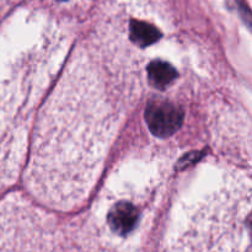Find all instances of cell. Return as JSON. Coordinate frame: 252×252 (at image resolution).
<instances>
[{"mask_svg":"<svg viewBox=\"0 0 252 252\" xmlns=\"http://www.w3.org/2000/svg\"><path fill=\"white\" fill-rule=\"evenodd\" d=\"M130 39L140 47H147L161 37V32L153 25L144 21L133 20L129 27Z\"/></svg>","mask_w":252,"mask_h":252,"instance_id":"277c9868","label":"cell"},{"mask_svg":"<svg viewBox=\"0 0 252 252\" xmlns=\"http://www.w3.org/2000/svg\"><path fill=\"white\" fill-rule=\"evenodd\" d=\"M149 81L154 88L164 89L174 83L177 76L176 70L171 64L164 61H154L148 68Z\"/></svg>","mask_w":252,"mask_h":252,"instance_id":"3957f363","label":"cell"},{"mask_svg":"<svg viewBox=\"0 0 252 252\" xmlns=\"http://www.w3.org/2000/svg\"><path fill=\"white\" fill-rule=\"evenodd\" d=\"M58 1H65V0H58Z\"/></svg>","mask_w":252,"mask_h":252,"instance_id":"5b68a950","label":"cell"},{"mask_svg":"<svg viewBox=\"0 0 252 252\" xmlns=\"http://www.w3.org/2000/svg\"><path fill=\"white\" fill-rule=\"evenodd\" d=\"M145 121L154 135L170 137L182 126L184 111L170 101H153L145 111Z\"/></svg>","mask_w":252,"mask_h":252,"instance_id":"6da1fadb","label":"cell"},{"mask_svg":"<svg viewBox=\"0 0 252 252\" xmlns=\"http://www.w3.org/2000/svg\"><path fill=\"white\" fill-rule=\"evenodd\" d=\"M139 213L134 206L129 203H120L115 206L108 216V224L117 235H127L137 225Z\"/></svg>","mask_w":252,"mask_h":252,"instance_id":"7a4b0ae2","label":"cell"}]
</instances>
